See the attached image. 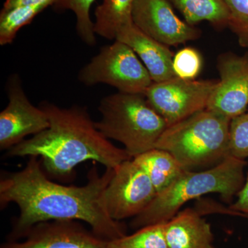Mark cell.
Returning <instances> with one entry per match:
<instances>
[{
    "mask_svg": "<svg viewBox=\"0 0 248 248\" xmlns=\"http://www.w3.org/2000/svg\"><path fill=\"white\" fill-rule=\"evenodd\" d=\"M114 173L115 169H106L99 175L93 167L86 185L63 186L49 179L40 157L29 156L24 169L4 173L0 180L1 208L14 203L19 209L8 241H18L35 225L55 220L86 222L94 234L107 241L125 236V226L112 219L106 208L104 194Z\"/></svg>",
    "mask_w": 248,
    "mask_h": 248,
    "instance_id": "cell-1",
    "label": "cell"
},
{
    "mask_svg": "<svg viewBox=\"0 0 248 248\" xmlns=\"http://www.w3.org/2000/svg\"><path fill=\"white\" fill-rule=\"evenodd\" d=\"M40 107L48 116V128L8 150L6 156H38L46 174L61 180L73 177L74 169L84 161L115 169L133 159L97 130L86 108H63L46 102Z\"/></svg>",
    "mask_w": 248,
    "mask_h": 248,
    "instance_id": "cell-2",
    "label": "cell"
},
{
    "mask_svg": "<svg viewBox=\"0 0 248 248\" xmlns=\"http://www.w3.org/2000/svg\"><path fill=\"white\" fill-rule=\"evenodd\" d=\"M244 159L229 156L212 169L203 172L184 170L166 190L158 194L130 223L138 230L164 223L175 216L186 202L210 193H218L230 202L239 193L244 182Z\"/></svg>",
    "mask_w": 248,
    "mask_h": 248,
    "instance_id": "cell-3",
    "label": "cell"
},
{
    "mask_svg": "<svg viewBox=\"0 0 248 248\" xmlns=\"http://www.w3.org/2000/svg\"><path fill=\"white\" fill-rule=\"evenodd\" d=\"M230 119L205 109L169 125L155 148L168 151L186 170L218 164L230 156Z\"/></svg>",
    "mask_w": 248,
    "mask_h": 248,
    "instance_id": "cell-4",
    "label": "cell"
},
{
    "mask_svg": "<svg viewBox=\"0 0 248 248\" xmlns=\"http://www.w3.org/2000/svg\"><path fill=\"white\" fill-rule=\"evenodd\" d=\"M99 111L102 118L94 122L96 128L108 140L122 143L133 159L154 149L168 127L144 94H111L103 98Z\"/></svg>",
    "mask_w": 248,
    "mask_h": 248,
    "instance_id": "cell-5",
    "label": "cell"
},
{
    "mask_svg": "<svg viewBox=\"0 0 248 248\" xmlns=\"http://www.w3.org/2000/svg\"><path fill=\"white\" fill-rule=\"evenodd\" d=\"M78 78L87 86L106 84L119 92L144 94L153 81L133 49L120 41L106 46L79 71Z\"/></svg>",
    "mask_w": 248,
    "mask_h": 248,
    "instance_id": "cell-6",
    "label": "cell"
},
{
    "mask_svg": "<svg viewBox=\"0 0 248 248\" xmlns=\"http://www.w3.org/2000/svg\"><path fill=\"white\" fill-rule=\"evenodd\" d=\"M217 83V80H186L174 77L153 82L144 94L169 126L206 109Z\"/></svg>",
    "mask_w": 248,
    "mask_h": 248,
    "instance_id": "cell-7",
    "label": "cell"
},
{
    "mask_svg": "<svg viewBox=\"0 0 248 248\" xmlns=\"http://www.w3.org/2000/svg\"><path fill=\"white\" fill-rule=\"evenodd\" d=\"M157 192L148 174L133 159L115 169L105 190L106 208L112 219L121 221L141 213Z\"/></svg>",
    "mask_w": 248,
    "mask_h": 248,
    "instance_id": "cell-8",
    "label": "cell"
},
{
    "mask_svg": "<svg viewBox=\"0 0 248 248\" xmlns=\"http://www.w3.org/2000/svg\"><path fill=\"white\" fill-rule=\"evenodd\" d=\"M9 103L0 113V149L9 150L25 140L48 128V117L40 107L28 99L17 75L8 81Z\"/></svg>",
    "mask_w": 248,
    "mask_h": 248,
    "instance_id": "cell-9",
    "label": "cell"
},
{
    "mask_svg": "<svg viewBox=\"0 0 248 248\" xmlns=\"http://www.w3.org/2000/svg\"><path fill=\"white\" fill-rule=\"evenodd\" d=\"M217 68L220 80L207 109L232 120L248 110V53H222L217 58Z\"/></svg>",
    "mask_w": 248,
    "mask_h": 248,
    "instance_id": "cell-10",
    "label": "cell"
},
{
    "mask_svg": "<svg viewBox=\"0 0 248 248\" xmlns=\"http://www.w3.org/2000/svg\"><path fill=\"white\" fill-rule=\"evenodd\" d=\"M132 17L142 32L166 46L197 40L202 33L178 17L169 0H135Z\"/></svg>",
    "mask_w": 248,
    "mask_h": 248,
    "instance_id": "cell-11",
    "label": "cell"
},
{
    "mask_svg": "<svg viewBox=\"0 0 248 248\" xmlns=\"http://www.w3.org/2000/svg\"><path fill=\"white\" fill-rule=\"evenodd\" d=\"M109 241L75 220L42 222L32 227L22 241H9L0 248H110Z\"/></svg>",
    "mask_w": 248,
    "mask_h": 248,
    "instance_id": "cell-12",
    "label": "cell"
},
{
    "mask_svg": "<svg viewBox=\"0 0 248 248\" xmlns=\"http://www.w3.org/2000/svg\"><path fill=\"white\" fill-rule=\"evenodd\" d=\"M115 40L133 49L149 72L153 82H161L175 77L172 68L174 55L168 46L147 35L134 23L123 28Z\"/></svg>",
    "mask_w": 248,
    "mask_h": 248,
    "instance_id": "cell-13",
    "label": "cell"
},
{
    "mask_svg": "<svg viewBox=\"0 0 248 248\" xmlns=\"http://www.w3.org/2000/svg\"><path fill=\"white\" fill-rule=\"evenodd\" d=\"M168 248H215L211 226L197 210L186 208L164 223Z\"/></svg>",
    "mask_w": 248,
    "mask_h": 248,
    "instance_id": "cell-14",
    "label": "cell"
},
{
    "mask_svg": "<svg viewBox=\"0 0 248 248\" xmlns=\"http://www.w3.org/2000/svg\"><path fill=\"white\" fill-rule=\"evenodd\" d=\"M133 159L148 174L157 195L166 190L186 170L173 155L158 148L142 153Z\"/></svg>",
    "mask_w": 248,
    "mask_h": 248,
    "instance_id": "cell-15",
    "label": "cell"
},
{
    "mask_svg": "<svg viewBox=\"0 0 248 248\" xmlns=\"http://www.w3.org/2000/svg\"><path fill=\"white\" fill-rule=\"evenodd\" d=\"M191 26L208 22L217 30L228 27L230 11L224 0H169Z\"/></svg>",
    "mask_w": 248,
    "mask_h": 248,
    "instance_id": "cell-16",
    "label": "cell"
},
{
    "mask_svg": "<svg viewBox=\"0 0 248 248\" xmlns=\"http://www.w3.org/2000/svg\"><path fill=\"white\" fill-rule=\"evenodd\" d=\"M135 0H103L94 11V33L115 40L123 28L132 24L133 8Z\"/></svg>",
    "mask_w": 248,
    "mask_h": 248,
    "instance_id": "cell-17",
    "label": "cell"
},
{
    "mask_svg": "<svg viewBox=\"0 0 248 248\" xmlns=\"http://www.w3.org/2000/svg\"><path fill=\"white\" fill-rule=\"evenodd\" d=\"M48 7L47 5L40 4L1 9L0 13V45L12 43L19 29L30 24L37 15Z\"/></svg>",
    "mask_w": 248,
    "mask_h": 248,
    "instance_id": "cell-18",
    "label": "cell"
},
{
    "mask_svg": "<svg viewBox=\"0 0 248 248\" xmlns=\"http://www.w3.org/2000/svg\"><path fill=\"white\" fill-rule=\"evenodd\" d=\"M94 0H57L53 5L57 11L70 10L76 14V29L80 39L89 46L96 43L94 22L90 17V10Z\"/></svg>",
    "mask_w": 248,
    "mask_h": 248,
    "instance_id": "cell-19",
    "label": "cell"
},
{
    "mask_svg": "<svg viewBox=\"0 0 248 248\" xmlns=\"http://www.w3.org/2000/svg\"><path fill=\"white\" fill-rule=\"evenodd\" d=\"M110 248H168L164 223L140 228L135 233L109 241Z\"/></svg>",
    "mask_w": 248,
    "mask_h": 248,
    "instance_id": "cell-20",
    "label": "cell"
},
{
    "mask_svg": "<svg viewBox=\"0 0 248 248\" xmlns=\"http://www.w3.org/2000/svg\"><path fill=\"white\" fill-rule=\"evenodd\" d=\"M202 63V55L197 49L185 47L179 50L173 58L174 76L182 79H195L200 73Z\"/></svg>",
    "mask_w": 248,
    "mask_h": 248,
    "instance_id": "cell-21",
    "label": "cell"
},
{
    "mask_svg": "<svg viewBox=\"0 0 248 248\" xmlns=\"http://www.w3.org/2000/svg\"><path fill=\"white\" fill-rule=\"evenodd\" d=\"M230 11L228 28L241 46L248 48V0H224Z\"/></svg>",
    "mask_w": 248,
    "mask_h": 248,
    "instance_id": "cell-22",
    "label": "cell"
},
{
    "mask_svg": "<svg viewBox=\"0 0 248 248\" xmlns=\"http://www.w3.org/2000/svg\"><path fill=\"white\" fill-rule=\"evenodd\" d=\"M229 154L240 159L248 157V112L231 121Z\"/></svg>",
    "mask_w": 248,
    "mask_h": 248,
    "instance_id": "cell-23",
    "label": "cell"
},
{
    "mask_svg": "<svg viewBox=\"0 0 248 248\" xmlns=\"http://www.w3.org/2000/svg\"><path fill=\"white\" fill-rule=\"evenodd\" d=\"M199 213L201 215L210 213H221L227 215H239L248 218V177L245 186L238 193V200L229 208L226 209L217 204L205 203L200 204Z\"/></svg>",
    "mask_w": 248,
    "mask_h": 248,
    "instance_id": "cell-24",
    "label": "cell"
},
{
    "mask_svg": "<svg viewBox=\"0 0 248 248\" xmlns=\"http://www.w3.org/2000/svg\"><path fill=\"white\" fill-rule=\"evenodd\" d=\"M57 0H6L3 9H9L20 6H34V5L45 4L53 6Z\"/></svg>",
    "mask_w": 248,
    "mask_h": 248,
    "instance_id": "cell-25",
    "label": "cell"
},
{
    "mask_svg": "<svg viewBox=\"0 0 248 248\" xmlns=\"http://www.w3.org/2000/svg\"></svg>",
    "mask_w": 248,
    "mask_h": 248,
    "instance_id": "cell-26",
    "label": "cell"
}]
</instances>
